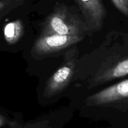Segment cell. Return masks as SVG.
I'll use <instances>...</instances> for the list:
<instances>
[{
	"instance_id": "6da1fadb",
	"label": "cell",
	"mask_w": 128,
	"mask_h": 128,
	"mask_svg": "<svg viewBox=\"0 0 128 128\" xmlns=\"http://www.w3.org/2000/svg\"><path fill=\"white\" fill-rule=\"evenodd\" d=\"M128 75V34L109 32L86 58L78 60L74 78L92 89Z\"/></svg>"
},
{
	"instance_id": "7a4b0ae2",
	"label": "cell",
	"mask_w": 128,
	"mask_h": 128,
	"mask_svg": "<svg viewBox=\"0 0 128 128\" xmlns=\"http://www.w3.org/2000/svg\"><path fill=\"white\" fill-rule=\"evenodd\" d=\"M89 33L84 20L73 13L64 4L57 3L53 12L45 19L42 34L85 36Z\"/></svg>"
},
{
	"instance_id": "3957f363",
	"label": "cell",
	"mask_w": 128,
	"mask_h": 128,
	"mask_svg": "<svg viewBox=\"0 0 128 128\" xmlns=\"http://www.w3.org/2000/svg\"><path fill=\"white\" fill-rule=\"evenodd\" d=\"M78 49L71 48L66 52L62 66L48 79L43 95L45 98H52L61 93L73 80L78 62Z\"/></svg>"
},
{
	"instance_id": "277c9868",
	"label": "cell",
	"mask_w": 128,
	"mask_h": 128,
	"mask_svg": "<svg viewBox=\"0 0 128 128\" xmlns=\"http://www.w3.org/2000/svg\"><path fill=\"white\" fill-rule=\"evenodd\" d=\"M89 107L122 108L128 107V79L119 82L93 94L86 98Z\"/></svg>"
},
{
	"instance_id": "5b68a950",
	"label": "cell",
	"mask_w": 128,
	"mask_h": 128,
	"mask_svg": "<svg viewBox=\"0 0 128 128\" xmlns=\"http://www.w3.org/2000/svg\"><path fill=\"white\" fill-rule=\"evenodd\" d=\"M84 38L82 36L41 34L33 45L31 55L35 59L42 58L67 48L82 41Z\"/></svg>"
},
{
	"instance_id": "8992f818",
	"label": "cell",
	"mask_w": 128,
	"mask_h": 128,
	"mask_svg": "<svg viewBox=\"0 0 128 128\" xmlns=\"http://www.w3.org/2000/svg\"><path fill=\"white\" fill-rule=\"evenodd\" d=\"M82 13L88 32H99L106 18L107 11L102 0H75Z\"/></svg>"
},
{
	"instance_id": "52a82bcc",
	"label": "cell",
	"mask_w": 128,
	"mask_h": 128,
	"mask_svg": "<svg viewBox=\"0 0 128 128\" xmlns=\"http://www.w3.org/2000/svg\"><path fill=\"white\" fill-rule=\"evenodd\" d=\"M24 34V26L20 20H16L6 24L4 37L7 44L14 45L20 41Z\"/></svg>"
},
{
	"instance_id": "ba28073f",
	"label": "cell",
	"mask_w": 128,
	"mask_h": 128,
	"mask_svg": "<svg viewBox=\"0 0 128 128\" xmlns=\"http://www.w3.org/2000/svg\"><path fill=\"white\" fill-rule=\"evenodd\" d=\"M26 0H0V20L6 14L22 5Z\"/></svg>"
},
{
	"instance_id": "9c48e42d",
	"label": "cell",
	"mask_w": 128,
	"mask_h": 128,
	"mask_svg": "<svg viewBox=\"0 0 128 128\" xmlns=\"http://www.w3.org/2000/svg\"><path fill=\"white\" fill-rule=\"evenodd\" d=\"M111 2L122 14L128 17V0H111Z\"/></svg>"
},
{
	"instance_id": "30bf717a",
	"label": "cell",
	"mask_w": 128,
	"mask_h": 128,
	"mask_svg": "<svg viewBox=\"0 0 128 128\" xmlns=\"http://www.w3.org/2000/svg\"><path fill=\"white\" fill-rule=\"evenodd\" d=\"M6 121V119L4 118V117L3 116H2V114H0V126L3 125Z\"/></svg>"
}]
</instances>
